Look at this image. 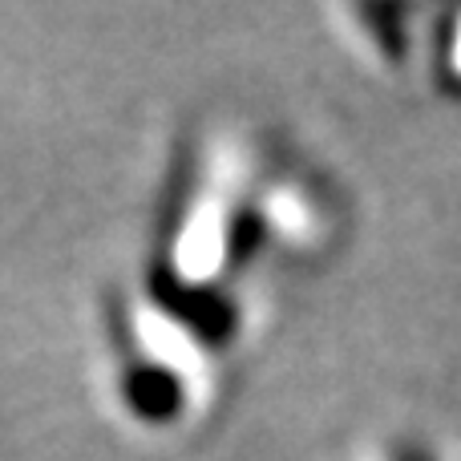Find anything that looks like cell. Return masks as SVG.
Returning <instances> with one entry per match:
<instances>
[{
  "label": "cell",
  "mask_w": 461,
  "mask_h": 461,
  "mask_svg": "<svg viewBox=\"0 0 461 461\" xmlns=\"http://www.w3.org/2000/svg\"><path fill=\"white\" fill-rule=\"evenodd\" d=\"M158 300L186 328H194L203 340H227L235 332V308H230L223 295L207 292V287H162L158 284Z\"/></svg>",
  "instance_id": "obj_1"
},
{
  "label": "cell",
  "mask_w": 461,
  "mask_h": 461,
  "mask_svg": "<svg viewBox=\"0 0 461 461\" xmlns=\"http://www.w3.org/2000/svg\"><path fill=\"white\" fill-rule=\"evenodd\" d=\"M126 397L150 421H167L183 409V389L167 368L150 365V360H130L126 368Z\"/></svg>",
  "instance_id": "obj_2"
},
{
  "label": "cell",
  "mask_w": 461,
  "mask_h": 461,
  "mask_svg": "<svg viewBox=\"0 0 461 461\" xmlns=\"http://www.w3.org/2000/svg\"><path fill=\"white\" fill-rule=\"evenodd\" d=\"M255 239H259V219L251 215V211H243V215L230 223V235H227V247H230V263H243V255L255 247Z\"/></svg>",
  "instance_id": "obj_3"
}]
</instances>
